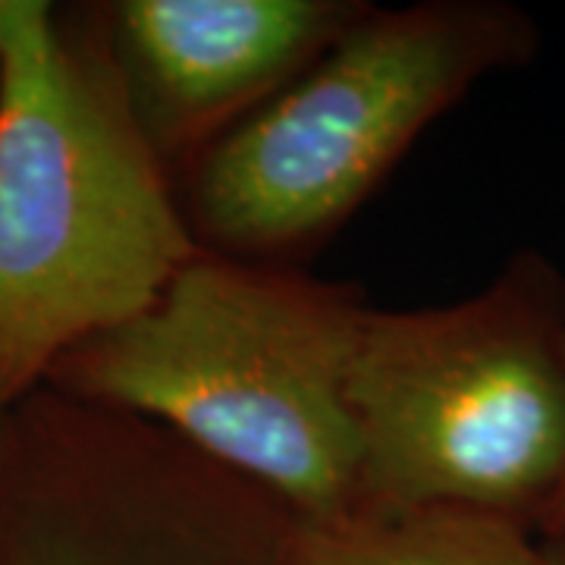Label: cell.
<instances>
[{"mask_svg":"<svg viewBox=\"0 0 565 565\" xmlns=\"http://www.w3.org/2000/svg\"><path fill=\"white\" fill-rule=\"evenodd\" d=\"M199 252L139 120L41 0H0V390L139 318Z\"/></svg>","mask_w":565,"mask_h":565,"instance_id":"cell-1","label":"cell"},{"mask_svg":"<svg viewBox=\"0 0 565 565\" xmlns=\"http://www.w3.org/2000/svg\"><path fill=\"white\" fill-rule=\"evenodd\" d=\"M364 315L333 289L195 255L139 318L73 349L76 384L323 522L359 503L345 386Z\"/></svg>","mask_w":565,"mask_h":565,"instance_id":"cell-2","label":"cell"},{"mask_svg":"<svg viewBox=\"0 0 565 565\" xmlns=\"http://www.w3.org/2000/svg\"><path fill=\"white\" fill-rule=\"evenodd\" d=\"M345 399L359 500L522 519L565 484V318L519 270L462 305L364 315Z\"/></svg>","mask_w":565,"mask_h":565,"instance_id":"cell-3","label":"cell"},{"mask_svg":"<svg viewBox=\"0 0 565 565\" xmlns=\"http://www.w3.org/2000/svg\"><path fill=\"white\" fill-rule=\"evenodd\" d=\"M525 41L515 13L490 7H424L345 32L305 79L207 154L199 221L248 252L333 226L427 122L515 61Z\"/></svg>","mask_w":565,"mask_h":565,"instance_id":"cell-4","label":"cell"},{"mask_svg":"<svg viewBox=\"0 0 565 565\" xmlns=\"http://www.w3.org/2000/svg\"><path fill=\"white\" fill-rule=\"evenodd\" d=\"M318 0H129L122 54L151 120L185 132L258 98L333 35Z\"/></svg>","mask_w":565,"mask_h":565,"instance_id":"cell-5","label":"cell"},{"mask_svg":"<svg viewBox=\"0 0 565 565\" xmlns=\"http://www.w3.org/2000/svg\"><path fill=\"white\" fill-rule=\"evenodd\" d=\"M286 565H541V550L515 515L359 500L333 519H302Z\"/></svg>","mask_w":565,"mask_h":565,"instance_id":"cell-6","label":"cell"},{"mask_svg":"<svg viewBox=\"0 0 565 565\" xmlns=\"http://www.w3.org/2000/svg\"><path fill=\"white\" fill-rule=\"evenodd\" d=\"M0 565H122L107 544L79 527L44 525L25 531Z\"/></svg>","mask_w":565,"mask_h":565,"instance_id":"cell-7","label":"cell"},{"mask_svg":"<svg viewBox=\"0 0 565 565\" xmlns=\"http://www.w3.org/2000/svg\"><path fill=\"white\" fill-rule=\"evenodd\" d=\"M546 522L556 527V531H565V484L559 487L556 500H553L550 509H546Z\"/></svg>","mask_w":565,"mask_h":565,"instance_id":"cell-8","label":"cell"},{"mask_svg":"<svg viewBox=\"0 0 565 565\" xmlns=\"http://www.w3.org/2000/svg\"><path fill=\"white\" fill-rule=\"evenodd\" d=\"M541 565H565V544H553L541 550Z\"/></svg>","mask_w":565,"mask_h":565,"instance_id":"cell-9","label":"cell"},{"mask_svg":"<svg viewBox=\"0 0 565 565\" xmlns=\"http://www.w3.org/2000/svg\"><path fill=\"white\" fill-rule=\"evenodd\" d=\"M3 405H7V396H3V390H0V412H3Z\"/></svg>","mask_w":565,"mask_h":565,"instance_id":"cell-10","label":"cell"}]
</instances>
